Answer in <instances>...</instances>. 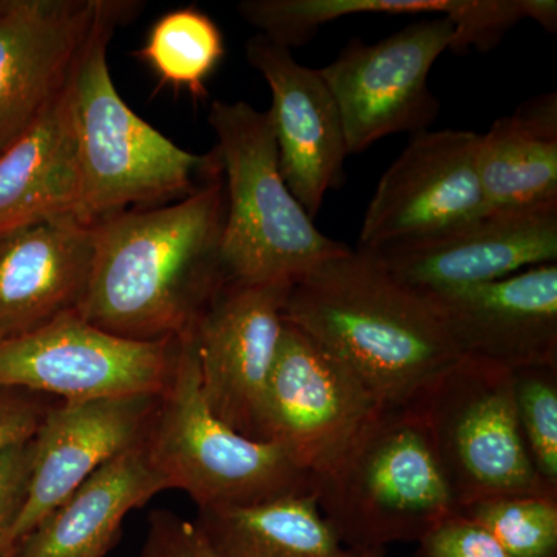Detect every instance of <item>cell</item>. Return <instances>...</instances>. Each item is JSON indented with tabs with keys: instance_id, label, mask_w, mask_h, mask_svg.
Listing matches in <instances>:
<instances>
[{
	"instance_id": "1",
	"label": "cell",
	"mask_w": 557,
	"mask_h": 557,
	"mask_svg": "<svg viewBox=\"0 0 557 557\" xmlns=\"http://www.w3.org/2000/svg\"><path fill=\"white\" fill-rule=\"evenodd\" d=\"M222 172L163 207L135 208L94 223V262L76 313L124 338H178L225 281Z\"/></svg>"
},
{
	"instance_id": "2",
	"label": "cell",
	"mask_w": 557,
	"mask_h": 557,
	"mask_svg": "<svg viewBox=\"0 0 557 557\" xmlns=\"http://www.w3.org/2000/svg\"><path fill=\"white\" fill-rule=\"evenodd\" d=\"M284 321L306 333L381 406H412L461 357L431 304L379 256L346 248L289 287Z\"/></svg>"
},
{
	"instance_id": "3",
	"label": "cell",
	"mask_w": 557,
	"mask_h": 557,
	"mask_svg": "<svg viewBox=\"0 0 557 557\" xmlns=\"http://www.w3.org/2000/svg\"><path fill=\"white\" fill-rule=\"evenodd\" d=\"M141 3L109 0L72 79L81 168L78 218L98 220L135 208L159 207L201 188L222 172L218 152L197 156L153 129L121 98L108 47Z\"/></svg>"
},
{
	"instance_id": "4",
	"label": "cell",
	"mask_w": 557,
	"mask_h": 557,
	"mask_svg": "<svg viewBox=\"0 0 557 557\" xmlns=\"http://www.w3.org/2000/svg\"><path fill=\"white\" fill-rule=\"evenodd\" d=\"M317 494L341 542L361 557L418 544L460 512L418 403L381 408L317 478Z\"/></svg>"
},
{
	"instance_id": "5",
	"label": "cell",
	"mask_w": 557,
	"mask_h": 557,
	"mask_svg": "<svg viewBox=\"0 0 557 557\" xmlns=\"http://www.w3.org/2000/svg\"><path fill=\"white\" fill-rule=\"evenodd\" d=\"M208 121L218 137L215 152L225 183L226 278L293 285L322 260L348 248L322 234L289 193L269 110L245 101H214Z\"/></svg>"
},
{
	"instance_id": "6",
	"label": "cell",
	"mask_w": 557,
	"mask_h": 557,
	"mask_svg": "<svg viewBox=\"0 0 557 557\" xmlns=\"http://www.w3.org/2000/svg\"><path fill=\"white\" fill-rule=\"evenodd\" d=\"M152 467L171 490L200 508L245 507L317 491V478L273 442L244 437L209 409L189 332L177 338L170 383L145 440Z\"/></svg>"
},
{
	"instance_id": "7",
	"label": "cell",
	"mask_w": 557,
	"mask_h": 557,
	"mask_svg": "<svg viewBox=\"0 0 557 557\" xmlns=\"http://www.w3.org/2000/svg\"><path fill=\"white\" fill-rule=\"evenodd\" d=\"M418 405L460 511L494 497H557L528 456L511 370L461 355Z\"/></svg>"
},
{
	"instance_id": "8",
	"label": "cell",
	"mask_w": 557,
	"mask_h": 557,
	"mask_svg": "<svg viewBox=\"0 0 557 557\" xmlns=\"http://www.w3.org/2000/svg\"><path fill=\"white\" fill-rule=\"evenodd\" d=\"M177 338H124L76 311L0 343V388L64 403L153 397L170 383Z\"/></svg>"
},
{
	"instance_id": "9",
	"label": "cell",
	"mask_w": 557,
	"mask_h": 557,
	"mask_svg": "<svg viewBox=\"0 0 557 557\" xmlns=\"http://www.w3.org/2000/svg\"><path fill=\"white\" fill-rule=\"evenodd\" d=\"M454 40L453 22L421 17L376 42L350 40L319 69L338 104L350 156L391 135L429 131L442 109L429 75Z\"/></svg>"
},
{
	"instance_id": "10",
	"label": "cell",
	"mask_w": 557,
	"mask_h": 557,
	"mask_svg": "<svg viewBox=\"0 0 557 557\" xmlns=\"http://www.w3.org/2000/svg\"><path fill=\"white\" fill-rule=\"evenodd\" d=\"M479 141L472 131L412 135L381 175L358 249L381 252L432 239L490 211L480 183Z\"/></svg>"
},
{
	"instance_id": "11",
	"label": "cell",
	"mask_w": 557,
	"mask_h": 557,
	"mask_svg": "<svg viewBox=\"0 0 557 557\" xmlns=\"http://www.w3.org/2000/svg\"><path fill=\"white\" fill-rule=\"evenodd\" d=\"M289 287L225 278L189 330L209 409L256 442H267V387L285 325Z\"/></svg>"
},
{
	"instance_id": "12",
	"label": "cell",
	"mask_w": 557,
	"mask_h": 557,
	"mask_svg": "<svg viewBox=\"0 0 557 557\" xmlns=\"http://www.w3.org/2000/svg\"><path fill=\"white\" fill-rule=\"evenodd\" d=\"M381 408L343 362L285 322L267 387V442L276 443L300 469L319 478Z\"/></svg>"
},
{
	"instance_id": "13",
	"label": "cell",
	"mask_w": 557,
	"mask_h": 557,
	"mask_svg": "<svg viewBox=\"0 0 557 557\" xmlns=\"http://www.w3.org/2000/svg\"><path fill=\"white\" fill-rule=\"evenodd\" d=\"M108 2L0 0V153L60 100Z\"/></svg>"
},
{
	"instance_id": "14",
	"label": "cell",
	"mask_w": 557,
	"mask_h": 557,
	"mask_svg": "<svg viewBox=\"0 0 557 557\" xmlns=\"http://www.w3.org/2000/svg\"><path fill=\"white\" fill-rule=\"evenodd\" d=\"M395 278L418 293H442L500 281L556 263L557 205L490 209L458 228L372 252Z\"/></svg>"
},
{
	"instance_id": "15",
	"label": "cell",
	"mask_w": 557,
	"mask_h": 557,
	"mask_svg": "<svg viewBox=\"0 0 557 557\" xmlns=\"http://www.w3.org/2000/svg\"><path fill=\"white\" fill-rule=\"evenodd\" d=\"M247 60L271 90L269 112L282 177L314 220L329 190L343 182L350 156L338 104L321 70L299 64L292 50L265 36L248 40Z\"/></svg>"
},
{
	"instance_id": "16",
	"label": "cell",
	"mask_w": 557,
	"mask_h": 557,
	"mask_svg": "<svg viewBox=\"0 0 557 557\" xmlns=\"http://www.w3.org/2000/svg\"><path fill=\"white\" fill-rule=\"evenodd\" d=\"M159 397L50 406L33 437L30 479L13 528L14 547L102 465L145 443Z\"/></svg>"
},
{
	"instance_id": "17",
	"label": "cell",
	"mask_w": 557,
	"mask_h": 557,
	"mask_svg": "<svg viewBox=\"0 0 557 557\" xmlns=\"http://www.w3.org/2000/svg\"><path fill=\"white\" fill-rule=\"evenodd\" d=\"M458 354L516 372L557 366V263L475 287L421 293Z\"/></svg>"
},
{
	"instance_id": "18",
	"label": "cell",
	"mask_w": 557,
	"mask_h": 557,
	"mask_svg": "<svg viewBox=\"0 0 557 557\" xmlns=\"http://www.w3.org/2000/svg\"><path fill=\"white\" fill-rule=\"evenodd\" d=\"M94 248V225L75 214L0 231V343L79 309Z\"/></svg>"
},
{
	"instance_id": "19",
	"label": "cell",
	"mask_w": 557,
	"mask_h": 557,
	"mask_svg": "<svg viewBox=\"0 0 557 557\" xmlns=\"http://www.w3.org/2000/svg\"><path fill=\"white\" fill-rule=\"evenodd\" d=\"M168 490L145 443L134 446L94 472L22 539L13 557H104L132 509Z\"/></svg>"
},
{
	"instance_id": "20",
	"label": "cell",
	"mask_w": 557,
	"mask_h": 557,
	"mask_svg": "<svg viewBox=\"0 0 557 557\" xmlns=\"http://www.w3.org/2000/svg\"><path fill=\"white\" fill-rule=\"evenodd\" d=\"M79 201L78 138L70 83L49 112L0 153V231L51 215H78Z\"/></svg>"
},
{
	"instance_id": "21",
	"label": "cell",
	"mask_w": 557,
	"mask_h": 557,
	"mask_svg": "<svg viewBox=\"0 0 557 557\" xmlns=\"http://www.w3.org/2000/svg\"><path fill=\"white\" fill-rule=\"evenodd\" d=\"M480 183L490 209L557 205V94L536 95L480 134Z\"/></svg>"
},
{
	"instance_id": "22",
	"label": "cell",
	"mask_w": 557,
	"mask_h": 557,
	"mask_svg": "<svg viewBox=\"0 0 557 557\" xmlns=\"http://www.w3.org/2000/svg\"><path fill=\"white\" fill-rule=\"evenodd\" d=\"M194 523L215 557H361L324 518L317 491L245 507L200 508Z\"/></svg>"
},
{
	"instance_id": "23",
	"label": "cell",
	"mask_w": 557,
	"mask_h": 557,
	"mask_svg": "<svg viewBox=\"0 0 557 557\" xmlns=\"http://www.w3.org/2000/svg\"><path fill=\"white\" fill-rule=\"evenodd\" d=\"M468 0H245L237 5L259 35L292 50L306 46L330 22L368 14L443 16L456 25Z\"/></svg>"
},
{
	"instance_id": "24",
	"label": "cell",
	"mask_w": 557,
	"mask_h": 557,
	"mask_svg": "<svg viewBox=\"0 0 557 557\" xmlns=\"http://www.w3.org/2000/svg\"><path fill=\"white\" fill-rule=\"evenodd\" d=\"M164 86L208 95L207 81L225 57L222 32L203 11L186 7L161 16L135 53Z\"/></svg>"
},
{
	"instance_id": "25",
	"label": "cell",
	"mask_w": 557,
	"mask_h": 557,
	"mask_svg": "<svg viewBox=\"0 0 557 557\" xmlns=\"http://www.w3.org/2000/svg\"><path fill=\"white\" fill-rule=\"evenodd\" d=\"M512 557H557V497L502 496L461 509Z\"/></svg>"
},
{
	"instance_id": "26",
	"label": "cell",
	"mask_w": 557,
	"mask_h": 557,
	"mask_svg": "<svg viewBox=\"0 0 557 557\" xmlns=\"http://www.w3.org/2000/svg\"><path fill=\"white\" fill-rule=\"evenodd\" d=\"M516 413L539 478L557 493V366L512 372Z\"/></svg>"
},
{
	"instance_id": "27",
	"label": "cell",
	"mask_w": 557,
	"mask_h": 557,
	"mask_svg": "<svg viewBox=\"0 0 557 557\" xmlns=\"http://www.w3.org/2000/svg\"><path fill=\"white\" fill-rule=\"evenodd\" d=\"M417 545V557H512L485 528L461 512L432 528Z\"/></svg>"
},
{
	"instance_id": "28",
	"label": "cell",
	"mask_w": 557,
	"mask_h": 557,
	"mask_svg": "<svg viewBox=\"0 0 557 557\" xmlns=\"http://www.w3.org/2000/svg\"><path fill=\"white\" fill-rule=\"evenodd\" d=\"M33 460V438L0 453V557H13V528L20 516Z\"/></svg>"
},
{
	"instance_id": "29",
	"label": "cell",
	"mask_w": 557,
	"mask_h": 557,
	"mask_svg": "<svg viewBox=\"0 0 557 557\" xmlns=\"http://www.w3.org/2000/svg\"><path fill=\"white\" fill-rule=\"evenodd\" d=\"M141 557H215L199 528L175 512L159 509L149 516Z\"/></svg>"
},
{
	"instance_id": "30",
	"label": "cell",
	"mask_w": 557,
	"mask_h": 557,
	"mask_svg": "<svg viewBox=\"0 0 557 557\" xmlns=\"http://www.w3.org/2000/svg\"><path fill=\"white\" fill-rule=\"evenodd\" d=\"M49 408L38 394L0 388V453L35 437Z\"/></svg>"
}]
</instances>
